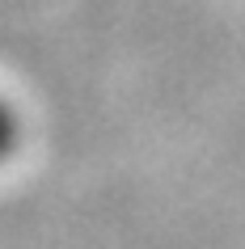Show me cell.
Returning <instances> with one entry per match:
<instances>
[{"label": "cell", "mask_w": 245, "mask_h": 249, "mask_svg": "<svg viewBox=\"0 0 245 249\" xmlns=\"http://www.w3.org/2000/svg\"><path fill=\"white\" fill-rule=\"evenodd\" d=\"M13 148V118L4 114V106H0V157Z\"/></svg>", "instance_id": "cell-1"}]
</instances>
